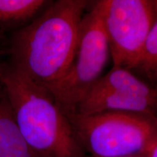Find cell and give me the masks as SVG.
Instances as JSON below:
<instances>
[{
  "mask_svg": "<svg viewBox=\"0 0 157 157\" xmlns=\"http://www.w3.org/2000/svg\"><path fill=\"white\" fill-rule=\"evenodd\" d=\"M0 157H39L20 132L5 95L0 97Z\"/></svg>",
  "mask_w": 157,
  "mask_h": 157,
  "instance_id": "cell-7",
  "label": "cell"
},
{
  "mask_svg": "<svg viewBox=\"0 0 157 157\" xmlns=\"http://www.w3.org/2000/svg\"><path fill=\"white\" fill-rule=\"evenodd\" d=\"M90 157V156H88ZM126 157H145L144 156H142V155H138V156H126Z\"/></svg>",
  "mask_w": 157,
  "mask_h": 157,
  "instance_id": "cell-14",
  "label": "cell"
},
{
  "mask_svg": "<svg viewBox=\"0 0 157 157\" xmlns=\"http://www.w3.org/2000/svg\"><path fill=\"white\" fill-rule=\"evenodd\" d=\"M153 2H154L155 13H157V0H156V1H153Z\"/></svg>",
  "mask_w": 157,
  "mask_h": 157,
  "instance_id": "cell-12",
  "label": "cell"
},
{
  "mask_svg": "<svg viewBox=\"0 0 157 157\" xmlns=\"http://www.w3.org/2000/svg\"><path fill=\"white\" fill-rule=\"evenodd\" d=\"M104 111L144 113L157 116V96H147L123 90L97 95L88 94L78 104L76 113L93 114Z\"/></svg>",
  "mask_w": 157,
  "mask_h": 157,
  "instance_id": "cell-6",
  "label": "cell"
},
{
  "mask_svg": "<svg viewBox=\"0 0 157 157\" xmlns=\"http://www.w3.org/2000/svg\"><path fill=\"white\" fill-rule=\"evenodd\" d=\"M116 90L157 96V86L148 84L135 76L132 71L121 67H113L106 74L101 76L87 95H97Z\"/></svg>",
  "mask_w": 157,
  "mask_h": 157,
  "instance_id": "cell-8",
  "label": "cell"
},
{
  "mask_svg": "<svg viewBox=\"0 0 157 157\" xmlns=\"http://www.w3.org/2000/svg\"><path fill=\"white\" fill-rule=\"evenodd\" d=\"M143 156L145 157H157V142Z\"/></svg>",
  "mask_w": 157,
  "mask_h": 157,
  "instance_id": "cell-11",
  "label": "cell"
},
{
  "mask_svg": "<svg viewBox=\"0 0 157 157\" xmlns=\"http://www.w3.org/2000/svg\"><path fill=\"white\" fill-rule=\"evenodd\" d=\"M85 0H58L17 31L7 48L13 66L45 89L63 77L77 48Z\"/></svg>",
  "mask_w": 157,
  "mask_h": 157,
  "instance_id": "cell-1",
  "label": "cell"
},
{
  "mask_svg": "<svg viewBox=\"0 0 157 157\" xmlns=\"http://www.w3.org/2000/svg\"><path fill=\"white\" fill-rule=\"evenodd\" d=\"M48 3L44 0H0V28L30 21Z\"/></svg>",
  "mask_w": 157,
  "mask_h": 157,
  "instance_id": "cell-9",
  "label": "cell"
},
{
  "mask_svg": "<svg viewBox=\"0 0 157 157\" xmlns=\"http://www.w3.org/2000/svg\"><path fill=\"white\" fill-rule=\"evenodd\" d=\"M3 38V34H2V31H0V39H2Z\"/></svg>",
  "mask_w": 157,
  "mask_h": 157,
  "instance_id": "cell-15",
  "label": "cell"
},
{
  "mask_svg": "<svg viewBox=\"0 0 157 157\" xmlns=\"http://www.w3.org/2000/svg\"><path fill=\"white\" fill-rule=\"evenodd\" d=\"M131 71H137L154 81L157 71V13L140 53Z\"/></svg>",
  "mask_w": 157,
  "mask_h": 157,
  "instance_id": "cell-10",
  "label": "cell"
},
{
  "mask_svg": "<svg viewBox=\"0 0 157 157\" xmlns=\"http://www.w3.org/2000/svg\"><path fill=\"white\" fill-rule=\"evenodd\" d=\"M154 82H156V86H157V71L156 72V74H155V76H154Z\"/></svg>",
  "mask_w": 157,
  "mask_h": 157,
  "instance_id": "cell-13",
  "label": "cell"
},
{
  "mask_svg": "<svg viewBox=\"0 0 157 157\" xmlns=\"http://www.w3.org/2000/svg\"><path fill=\"white\" fill-rule=\"evenodd\" d=\"M110 54L97 2L82 17L77 48L63 77L48 89L66 116L76 111L78 104L101 77Z\"/></svg>",
  "mask_w": 157,
  "mask_h": 157,
  "instance_id": "cell-4",
  "label": "cell"
},
{
  "mask_svg": "<svg viewBox=\"0 0 157 157\" xmlns=\"http://www.w3.org/2000/svg\"><path fill=\"white\" fill-rule=\"evenodd\" d=\"M0 85L20 132L39 157H86L48 90L10 63H0Z\"/></svg>",
  "mask_w": 157,
  "mask_h": 157,
  "instance_id": "cell-2",
  "label": "cell"
},
{
  "mask_svg": "<svg viewBox=\"0 0 157 157\" xmlns=\"http://www.w3.org/2000/svg\"><path fill=\"white\" fill-rule=\"evenodd\" d=\"M97 4L113 67L131 71L156 17L154 2L149 0H102Z\"/></svg>",
  "mask_w": 157,
  "mask_h": 157,
  "instance_id": "cell-5",
  "label": "cell"
},
{
  "mask_svg": "<svg viewBox=\"0 0 157 157\" xmlns=\"http://www.w3.org/2000/svg\"><path fill=\"white\" fill-rule=\"evenodd\" d=\"M67 117L78 143L90 157L143 156L157 142V116L104 111Z\"/></svg>",
  "mask_w": 157,
  "mask_h": 157,
  "instance_id": "cell-3",
  "label": "cell"
}]
</instances>
